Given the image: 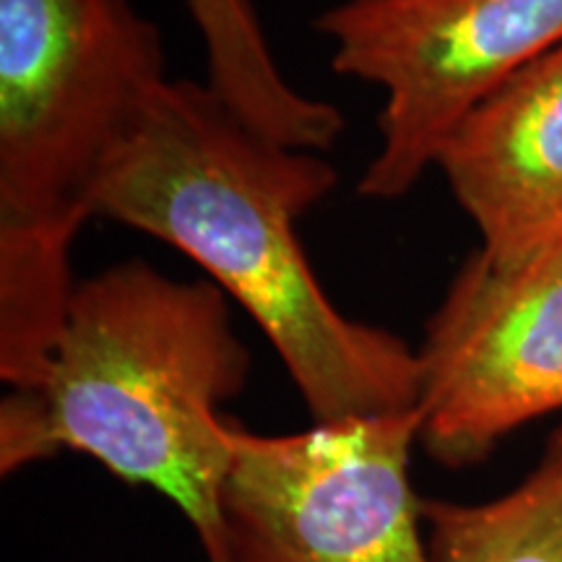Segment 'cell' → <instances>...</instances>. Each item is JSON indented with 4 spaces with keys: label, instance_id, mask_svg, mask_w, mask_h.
Returning a JSON list of instances; mask_svg holds the SVG:
<instances>
[{
    "label": "cell",
    "instance_id": "1",
    "mask_svg": "<svg viewBox=\"0 0 562 562\" xmlns=\"http://www.w3.org/2000/svg\"><path fill=\"white\" fill-rule=\"evenodd\" d=\"M336 182L321 151L256 133L209 83L167 81L104 172L94 216L193 258L266 334L313 422L414 409L417 349L344 315L294 229Z\"/></svg>",
    "mask_w": 562,
    "mask_h": 562
},
{
    "label": "cell",
    "instance_id": "2",
    "mask_svg": "<svg viewBox=\"0 0 562 562\" xmlns=\"http://www.w3.org/2000/svg\"><path fill=\"white\" fill-rule=\"evenodd\" d=\"M250 351L229 297L123 261L76 284L45 375L0 402V474L60 453L157 490L199 537L206 562H232L220 513L229 463L222 404L240 396Z\"/></svg>",
    "mask_w": 562,
    "mask_h": 562
},
{
    "label": "cell",
    "instance_id": "3",
    "mask_svg": "<svg viewBox=\"0 0 562 562\" xmlns=\"http://www.w3.org/2000/svg\"><path fill=\"white\" fill-rule=\"evenodd\" d=\"M170 81L131 0H0V378L50 362L70 252L112 159Z\"/></svg>",
    "mask_w": 562,
    "mask_h": 562
},
{
    "label": "cell",
    "instance_id": "4",
    "mask_svg": "<svg viewBox=\"0 0 562 562\" xmlns=\"http://www.w3.org/2000/svg\"><path fill=\"white\" fill-rule=\"evenodd\" d=\"M419 409L286 435L227 422L220 513L232 562H432L412 482Z\"/></svg>",
    "mask_w": 562,
    "mask_h": 562
},
{
    "label": "cell",
    "instance_id": "5",
    "mask_svg": "<svg viewBox=\"0 0 562 562\" xmlns=\"http://www.w3.org/2000/svg\"><path fill=\"white\" fill-rule=\"evenodd\" d=\"M315 30L336 74L385 91L360 193L396 201L476 104L562 45V0H341Z\"/></svg>",
    "mask_w": 562,
    "mask_h": 562
},
{
    "label": "cell",
    "instance_id": "6",
    "mask_svg": "<svg viewBox=\"0 0 562 562\" xmlns=\"http://www.w3.org/2000/svg\"><path fill=\"white\" fill-rule=\"evenodd\" d=\"M417 360L419 446L440 467L482 463L518 427L562 412V240L510 266L476 250Z\"/></svg>",
    "mask_w": 562,
    "mask_h": 562
},
{
    "label": "cell",
    "instance_id": "7",
    "mask_svg": "<svg viewBox=\"0 0 562 562\" xmlns=\"http://www.w3.org/2000/svg\"><path fill=\"white\" fill-rule=\"evenodd\" d=\"M497 266L562 240V45L459 123L438 165Z\"/></svg>",
    "mask_w": 562,
    "mask_h": 562
},
{
    "label": "cell",
    "instance_id": "8",
    "mask_svg": "<svg viewBox=\"0 0 562 562\" xmlns=\"http://www.w3.org/2000/svg\"><path fill=\"white\" fill-rule=\"evenodd\" d=\"M186 5L206 45L209 89L245 125L294 149H331L344 115L284 79L250 0H186Z\"/></svg>",
    "mask_w": 562,
    "mask_h": 562
},
{
    "label": "cell",
    "instance_id": "9",
    "mask_svg": "<svg viewBox=\"0 0 562 562\" xmlns=\"http://www.w3.org/2000/svg\"><path fill=\"white\" fill-rule=\"evenodd\" d=\"M432 562H562V425L516 487L482 503H422Z\"/></svg>",
    "mask_w": 562,
    "mask_h": 562
}]
</instances>
